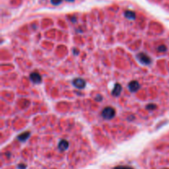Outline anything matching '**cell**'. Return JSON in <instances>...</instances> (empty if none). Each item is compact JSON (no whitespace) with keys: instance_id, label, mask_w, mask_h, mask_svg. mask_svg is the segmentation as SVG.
<instances>
[{"instance_id":"cell-10","label":"cell","mask_w":169,"mask_h":169,"mask_svg":"<svg viewBox=\"0 0 169 169\" xmlns=\"http://www.w3.org/2000/svg\"><path fill=\"white\" fill-rule=\"evenodd\" d=\"M146 109L148 111H154L155 109H157V106L154 104V103H149L146 106Z\"/></svg>"},{"instance_id":"cell-4","label":"cell","mask_w":169,"mask_h":169,"mask_svg":"<svg viewBox=\"0 0 169 169\" xmlns=\"http://www.w3.org/2000/svg\"><path fill=\"white\" fill-rule=\"evenodd\" d=\"M30 79L32 83H34L35 84H38V83H41V81H42V77L41 76L36 73V72H34V73H31L30 74Z\"/></svg>"},{"instance_id":"cell-8","label":"cell","mask_w":169,"mask_h":169,"mask_svg":"<svg viewBox=\"0 0 169 169\" xmlns=\"http://www.w3.org/2000/svg\"><path fill=\"white\" fill-rule=\"evenodd\" d=\"M30 135H31V132L26 131V132H23V133L20 134V135H18V136H17V139L20 141H21V142H25V141L27 140L29 137H30Z\"/></svg>"},{"instance_id":"cell-3","label":"cell","mask_w":169,"mask_h":169,"mask_svg":"<svg viewBox=\"0 0 169 169\" xmlns=\"http://www.w3.org/2000/svg\"><path fill=\"white\" fill-rule=\"evenodd\" d=\"M73 84L78 89H83L86 86V82H85L84 79H83L81 77H77L73 80Z\"/></svg>"},{"instance_id":"cell-14","label":"cell","mask_w":169,"mask_h":169,"mask_svg":"<svg viewBox=\"0 0 169 169\" xmlns=\"http://www.w3.org/2000/svg\"><path fill=\"white\" fill-rule=\"evenodd\" d=\"M95 100H96V101H98V102H101V101H102V95H98V96L96 97Z\"/></svg>"},{"instance_id":"cell-13","label":"cell","mask_w":169,"mask_h":169,"mask_svg":"<svg viewBox=\"0 0 169 169\" xmlns=\"http://www.w3.org/2000/svg\"><path fill=\"white\" fill-rule=\"evenodd\" d=\"M62 1L63 0H50L51 3H53L54 5H59V3H62Z\"/></svg>"},{"instance_id":"cell-7","label":"cell","mask_w":169,"mask_h":169,"mask_svg":"<svg viewBox=\"0 0 169 169\" xmlns=\"http://www.w3.org/2000/svg\"><path fill=\"white\" fill-rule=\"evenodd\" d=\"M122 91V86L120 83H116L112 90V95L114 97H118L120 96Z\"/></svg>"},{"instance_id":"cell-17","label":"cell","mask_w":169,"mask_h":169,"mask_svg":"<svg viewBox=\"0 0 169 169\" xmlns=\"http://www.w3.org/2000/svg\"><path fill=\"white\" fill-rule=\"evenodd\" d=\"M67 1H69V2H73V1H74V0H67Z\"/></svg>"},{"instance_id":"cell-9","label":"cell","mask_w":169,"mask_h":169,"mask_svg":"<svg viewBox=\"0 0 169 169\" xmlns=\"http://www.w3.org/2000/svg\"><path fill=\"white\" fill-rule=\"evenodd\" d=\"M125 17L126 18H128V19H130V20H134L135 17H136V14L133 11L128 10V11H126V13H125Z\"/></svg>"},{"instance_id":"cell-1","label":"cell","mask_w":169,"mask_h":169,"mask_svg":"<svg viewBox=\"0 0 169 169\" xmlns=\"http://www.w3.org/2000/svg\"><path fill=\"white\" fill-rule=\"evenodd\" d=\"M102 116L106 120H111L116 116V111L112 107L107 106V107L103 109V111L102 112Z\"/></svg>"},{"instance_id":"cell-6","label":"cell","mask_w":169,"mask_h":169,"mask_svg":"<svg viewBox=\"0 0 169 169\" xmlns=\"http://www.w3.org/2000/svg\"><path fill=\"white\" fill-rule=\"evenodd\" d=\"M69 146V144L68 141L66 140H61L59 141V144H58V148H59L61 152H63V151H65L66 149H68Z\"/></svg>"},{"instance_id":"cell-12","label":"cell","mask_w":169,"mask_h":169,"mask_svg":"<svg viewBox=\"0 0 169 169\" xmlns=\"http://www.w3.org/2000/svg\"><path fill=\"white\" fill-rule=\"evenodd\" d=\"M113 169H134L130 167H128V166H117L116 168H114Z\"/></svg>"},{"instance_id":"cell-2","label":"cell","mask_w":169,"mask_h":169,"mask_svg":"<svg viewBox=\"0 0 169 169\" xmlns=\"http://www.w3.org/2000/svg\"><path fill=\"white\" fill-rule=\"evenodd\" d=\"M137 59H138V60H139L141 63H143V64L148 65V64H149V63H151V59H150V57L148 56V55L144 54V53H140V54H138V55H137Z\"/></svg>"},{"instance_id":"cell-11","label":"cell","mask_w":169,"mask_h":169,"mask_svg":"<svg viewBox=\"0 0 169 169\" xmlns=\"http://www.w3.org/2000/svg\"><path fill=\"white\" fill-rule=\"evenodd\" d=\"M157 49H158V52L163 53V52H166V51H167V47H166L164 45H159V46L157 48Z\"/></svg>"},{"instance_id":"cell-16","label":"cell","mask_w":169,"mask_h":169,"mask_svg":"<svg viewBox=\"0 0 169 169\" xmlns=\"http://www.w3.org/2000/svg\"><path fill=\"white\" fill-rule=\"evenodd\" d=\"M73 50V53H74V55H77L79 54V51H78L76 48H74Z\"/></svg>"},{"instance_id":"cell-5","label":"cell","mask_w":169,"mask_h":169,"mask_svg":"<svg viewBox=\"0 0 169 169\" xmlns=\"http://www.w3.org/2000/svg\"><path fill=\"white\" fill-rule=\"evenodd\" d=\"M128 88H129V90H130V92H135L139 90V88H140V83H139L137 81L133 80V81L130 82V83L128 85Z\"/></svg>"},{"instance_id":"cell-15","label":"cell","mask_w":169,"mask_h":169,"mask_svg":"<svg viewBox=\"0 0 169 169\" xmlns=\"http://www.w3.org/2000/svg\"><path fill=\"white\" fill-rule=\"evenodd\" d=\"M26 168H27V166L25 164H19L18 165V168L19 169H26Z\"/></svg>"}]
</instances>
